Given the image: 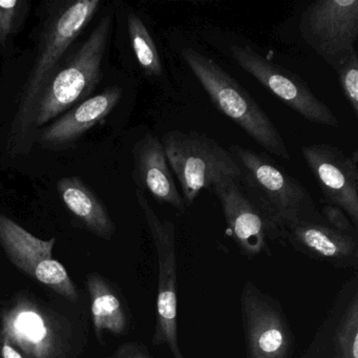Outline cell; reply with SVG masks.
Returning a JSON list of instances; mask_svg holds the SVG:
<instances>
[{"label": "cell", "mask_w": 358, "mask_h": 358, "mask_svg": "<svg viewBox=\"0 0 358 358\" xmlns=\"http://www.w3.org/2000/svg\"><path fill=\"white\" fill-rule=\"evenodd\" d=\"M333 357L358 358V293L348 299L333 335Z\"/></svg>", "instance_id": "cell-20"}, {"label": "cell", "mask_w": 358, "mask_h": 358, "mask_svg": "<svg viewBox=\"0 0 358 358\" xmlns=\"http://www.w3.org/2000/svg\"><path fill=\"white\" fill-rule=\"evenodd\" d=\"M57 192L69 211L98 238L110 241L116 225L103 202L78 177H64L57 182Z\"/></svg>", "instance_id": "cell-17"}, {"label": "cell", "mask_w": 358, "mask_h": 358, "mask_svg": "<svg viewBox=\"0 0 358 358\" xmlns=\"http://www.w3.org/2000/svg\"><path fill=\"white\" fill-rule=\"evenodd\" d=\"M333 70L338 77L343 96L358 116V55L356 49L343 58Z\"/></svg>", "instance_id": "cell-21"}, {"label": "cell", "mask_w": 358, "mask_h": 358, "mask_svg": "<svg viewBox=\"0 0 358 358\" xmlns=\"http://www.w3.org/2000/svg\"><path fill=\"white\" fill-rule=\"evenodd\" d=\"M330 358H334V357H333V355H332V356H331V357H330Z\"/></svg>", "instance_id": "cell-25"}, {"label": "cell", "mask_w": 358, "mask_h": 358, "mask_svg": "<svg viewBox=\"0 0 358 358\" xmlns=\"http://www.w3.org/2000/svg\"><path fill=\"white\" fill-rule=\"evenodd\" d=\"M181 56L222 114L236 123L266 152L290 160V152L275 124L231 75L196 50L184 49Z\"/></svg>", "instance_id": "cell-4"}, {"label": "cell", "mask_w": 358, "mask_h": 358, "mask_svg": "<svg viewBox=\"0 0 358 358\" xmlns=\"http://www.w3.org/2000/svg\"><path fill=\"white\" fill-rule=\"evenodd\" d=\"M229 152L242 169L240 183L274 227L287 238L290 228L307 222H322L309 190L263 152L240 145Z\"/></svg>", "instance_id": "cell-3"}, {"label": "cell", "mask_w": 358, "mask_h": 358, "mask_svg": "<svg viewBox=\"0 0 358 358\" xmlns=\"http://www.w3.org/2000/svg\"><path fill=\"white\" fill-rule=\"evenodd\" d=\"M55 244V238H37L7 215H0V246L7 259L27 275L76 303L78 290L64 266L54 259Z\"/></svg>", "instance_id": "cell-9"}, {"label": "cell", "mask_w": 358, "mask_h": 358, "mask_svg": "<svg viewBox=\"0 0 358 358\" xmlns=\"http://www.w3.org/2000/svg\"><path fill=\"white\" fill-rule=\"evenodd\" d=\"M112 12L100 18L90 36L58 69L35 108L32 137L39 129L90 98L102 78V64L113 30Z\"/></svg>", "instance_id": "cell-5"}, {"label": "cell", "mask_w": 358, "mask_h": 358, "mask_svg": "<svg viewBox=\"0 0 358 358\" xmlns=\"http://www.w3.org/2000/svg\"><path fill=\"white\" fill-rule=\"evenodd\" d=\"M301 37L334 69L355 50L358 39L357 0H320L301 14Z\"/></svg>", "instance_id": "cell-10"}, {"label": "cell", "mask_w": 358, "mask_h": 358, "mask_svg": "<svg viewBox=\"0 0 358 358\" xmlns=\"http://www.w3.org/2000/svg\"><path fill=\"white\" fill-rule=\"evenodd\" d=\"M160 141L169 167L181 186L186 207L194 204L202 190H211L228 178L240 180L242 176L231 152L204 134L169 131Z\"/></svg>", "instance_id": "cell-6"}, {"label": "cell", "mask_w": 358, "mask_h": 358, "mask_svg": "<svg viewBox=\"0 0 358 358\" xmlns=\"http://www.w3.org/2000/svg\"><path fill=\"white\" fill-rule=\"evenodd\" d=\"M231 54L245 72L257 79L299 116L314 124L338 127V120L333 110L314 95L301 77L273 64L250 47L232 45Z\"/></svg>", "instance_id": "cell-11"}, {"label": "cell", "mask_w": 358, "mask_h": 358, "mask_svg": "<svg viewBox=\"0 0 358 358\" xmlns=\"http://www.w3.org/2000/svg\"><path fill=\"white\" fill-rule=\"evenodd\" d=\"M87 341L83 324L31 291H18L0 305V341L24 358H79Z\"/></svg>", "instance_id": "cell-2"}, {"label": "cell", "mask_w": 358, "mask_h": 358, "mask_svg": "<svg viewBox=\"0 0 358 358\" xmlns=\"http://www.w3.org/2000/svg\"><path fill=\"white\" fill-rule=\"evenodd\" d=\"M211 192L219 199L228 229L243 255L271 257L270 242L285 241L262 209L246 194L240 180H222Z\"/></svg>", "instance_id": "cell-12"}, {"label": "cell", "mask_w": 358, "mask_h": 358, "mask_svg": "<svg viewBox=\"0 0 358 358\" xmlns=\"http://www.w3.org/2000/svg\"><path fill=\"white\" fill-rule=\"evenodd\" d=\"M246 358H293L295 337L282 305L247 280L241 293Z\"/></svg>", "instance_id": "cell-8"}, {"label": "cell", "mask_w": 358, "mask_h": 358, "mask_svg": "<svg viewBox=\"0 0 358 358\" xmlns=\"http://www.w3.org/2000/svg\"><path fill=\"white\" fill-rule=\"evenodd\" d=\"M329 204L339 207L358 226V152L345 156L336 146L316 143L301 150Z\"/></svg>", "instance_id": "cell-13"}, {"label": "cell", "mask_w": 358, "mask_h": 358, "mask_svg": "<svg viewBox=\"0 0 358 358\" xmlns=\"http://www.w3.org/2000/svg\"><path fill=\"white\" fill-rule=\"evenodd\" d=\"M26 7L24 0H0V45H5L17 31Z\"/></svg>", "instance_id": "cell-22"}, {"label": "cell", "mask_w": 358, "mask_h": 358, "mask_svg": "<svg viewBox=\"0 0 358 358\" xmlns=\"http://www.w3.org/2000/svg\"><path fill=\"white\" fill-rule=\"evenodd\" d=\"M87 284L98 341L102 343L106 333L114 335L125 333L129 327L127 310L110 282L97 272H93L87 274Z\"/></svg>", "instance_id": "cell-18"}, {"label": "cell", "mask_w": 358, "mask_h": 358, "mask_svg": "<svg viewBox=\"0 0 358 358\" xmlns=\"http://www.w3.org/2000/svg\"><path fill=\"white\" fill-rule=\"evenodd\" d=\"M110 358H155L148 348L137 341H129L117 348Z\"/></svg>", "instance_id": "cell-24"}, {"label": "cell", "mask_w": 358, "mask_h": 358, "mask_svg": "<svg viewBox=\"0 0 358 358\" xmlns=\"http://www.w3.org/2000/svg\"><path fill=\"white\" fill-rule=\"evenodd\" d=\"M127 30L131 48L140 68L148 76L154 78L162 76V62L156 43L143 20L135 12H129L127 16Z\"/></svg>", "instance_id": "cell-19"}, {"label": "cell", "mask_w": 358, "mask_h": 358, "mask_svg": "<svg viewBox=\"0 0 358 358\" xmlns=\"http://www.w3.org/2000/svg\"><path fill=\"white\" fill-rule=\"evenodd\" d=\"M291 246L316 261L339 268H356L358 238L341 234L322 222L299 224L287 231Z\"/></svg>", "instance_id": "cell-15"}, {"label": "cell", "mask_w": 358, "mask_h": 358, "mask_svg": "<svg viewBox=\"0 0 358 358\" xmlns=\"http://www.w3.org/2000/svg\"><path fill=\"white\" fill-rule=\"evenodd\" d=\"M118 85L108 87L58 117L51 124L35 134L34 142L49 150H60L72 145L87 131L106 120L122 98Z\"/></svg>", "instance_id": "cell-14"}, {"label": "cell", "mask_w": 358, "mask_h": 358, "mask_svg": "<svg viewBox=\"0 0 358 358\" xmlns=\"http://www.w3.org/2000/svg\"><path fill=\"white\" fill-rule=\"evenodd\" d=\"M133 155L134 176L138 188L142 192L146 190L160 204L169 205L180 213H184L186 205L176 185L160 139L148 134L134 146Z\"/></svg>", "instance_id": "cell-16"}, {"label": "cell", "mask_w": 358, "mask_h": 358, "mask_svg": "<svg viewBox=\"0 0 358 358\" xmlns=\"http://www.w3.org/2000/svg\"><path fill=\"white\" fill-rule=\"evenodd\" d=\"M135 196L150 228L158 259L157 322L152 343L166 347L173 358H185L182 353L178 335V266L175 225L173 222L159 217L140 188L136 189Z\"/></svg>", "instance_id": "cell-7"}, {"label": "cell", "mask_w": 358, "mask_h": 358, "mask_svg": "<svg viewBox=\"0 0 358 358\" xmlns=\"http://www.w3.org/2000/svg\"><path fill=\"white\" fill-rule=\"evenodd\" d=\"M320 213L326 225L341 234L358 238L357 227L353 225L349 217L339 207L328 203L322 207Z\"/></svg>", "instance_id": "cell-23"}, {"label": "cell", "mask_w": 358, "mask_h": 358, "mask_svg": "<svg viewBox=\"0 0 358 358\" xmlns=\"http://www.w3.org/2000/svg\"><path fill=\"white\" fill-rule=\"evenodd\" d=\"M100 0H77L64 3L48 16L41 31L36 62L22 87L13 117L7 150L11 155H24L32 148V120L35 108L45 87L64 62L75 41L99 11Z\"/></svg>", "instance_id": "cell-1"}]
</instances>
